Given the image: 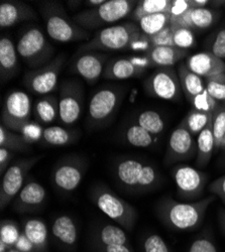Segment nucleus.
<instances>
[{
    "label": "nucleus",
    "mask_w": 225,
    "mask_h": 252,
    "mask_svg": "<svg viewBox=\"0 0 225 252\" xmlns=\"http://www.w3.org/2000/svg\"><path fill=\"white\" fill-rule=\"evenodd\" d=\"M106 1L107 0H87V1H85V4L90 8H95L105 3Z\"/></svg>",
    "instance_id": "6e6d98bb"
},
{
    "label": "nucleus",
    "mask_w": 225,
    "mask_h": 252,
    "mask_svg": "<svg viewBox=\"0 0 225 252\" xmlns=\"http://www.w3.org/2000/svg\"><path fill=\"white\" fill-rule=\"evenodd\" d=\"M18 72V54L16 45L6 35L0 37V75L1 81L10 80Z\"/></svg>",
    "instance_id": "4be33fe9"
},
{
    "label": "nucleus",
    "mask_w": 225,
    "mask_h": 252,
    "mask_svg": "<svg viewBox=\"0 0 225 252\" xmlns=\"http://www.w3.org/2000/svg\"><path fill=\"white\" fill-rule=\"evenodd\" d=\"M196 156V140L185 124L181 122L170 136L163 163L166 165H171L180 161L189 160Z\"/></svg>",
    "instance_id": "dca6fc26"
},
{
    "label": "nucleus",
    "mask_w": 225,
    "mask_h": 252,
    "mask_svg": "<svg viewBox=\"0 0 225 252\" xmlns=\"http://www.w3.org/2000/svg\"><path fill=\"white\" fill-rule=\"evenodd\" d=\"M218 19V11L212 8L191 9L190 22L192 31H205L214 26Z\"/></svg>",
    "instance_id": "f704fd0d"
},
{
    "label": "nucleus",
    "mask_w": 225,
    "mask_h": 252,
    "mask_svg": "<svg viewBox=\"0 0 225 252\" xmlns=\"http://www.w3.org/2000/svg\"><path fill=\"white\" fill-rule=\"evenodd\" d=\"M8 249L9 248L2 241H0V252H7Z\"/></svg>",
    "instance_id": "bf43d9fd"
},
{
    "label": "nucleus",
    "mask_w": 225,
    "mask_h": 252,
    "mask_svg": "<svg viewBox=\"0 0 225 252\" xmlns=\"http://www.w3.org/2000/svg\"><path fill=\"white\" fill-rule=\"evenodd\" d=\"M93 243H99L104 245L110 244H129L128 234L121 228L106 224L101 225L96 229L92 237Z\"/></svg>",
    "instance_id": "c85d7f7f"
},
{
    "label": "nucleus",
    "mask_w": 225,
    "mask_h": 252,
    "mask_svg": "<svg viewBox=\"0 0 225 252\" xmlns=\"http://www.w3.org/2000/svg\"><path fill=\"white\" fill-rule=\"evenodd\" d=\"M212 130L215 143L214 154L217 155L221 151L225 135V103L219 104L216 110L212 113Z\"/></svg>",
    "instance_id": "4c0bfd02"
},
{
    "label": "nucleus",
    "mask_w": 225,
    "mask_h": 252,
    "mask_svg": "<svg viewBox=\"0 0 225 252\" xmlns=\"http://www.w3.org/2000/svg\"><path fill=\"white\" fill-rule=\"evenodd\" d=\"M137 3L138 1L134 0H107L98 7L78 12L73 20L84 30L111 27V25L130 15Z\"/></svg>",
    "instance_id": "20e7f679"
},
{
    "label": "nucleus",
    "mask_w": 225,
    "mask_h": 252,
    "mask_svg": "<svg viewBox=\"0 0 225 252\" xmlns=\"http://www.w3.org/2000/svg\"><path fill=\"white\" fill-rule=\"evenodd\" d=\"M189 51L176 47H156L148 51L147 58L151 65L157 68H171L183 59L187 58Z\"/></svg>",
    "instance_id": "5701e85b"
},
{
    "label": "nucleus",
    "mask_w": 225,
    "mask_h": 252,
    "mask_svg": "<svg viewBox=\"0 0 225 252\" xmlns=\"http://www.w3.org/2000/svg\"><path fill=\"white\" fill-rule=\"evenodd\" d=\"M136 124L156 136L162 133L166 126L162 116L155 110H146L140 112L136 118Z\"/></svg>",
    "instance_id": "c9c22d12"
},
{
    "label": "nucleus",
    "mask_w": 225,
    "mask_h": 252,
    "mask_svg": "<svg viewBox=\"0 0 225 252\" xmlns=\"http://www.w3.org/2000/svg\"><path fill=\"white\" fill-rule=\"evenodd\" d=\"M220 154H221V162H222L223 165H225V135H224V138H223Z\"/></svg>",
    "instance_id": "13d9d810"
},
{
    "label": "nucleus",
    "mask_w": 225,
    "mask_h": 252,
    "mask_svg": "<svg viewBox=\"0 0 225 252\" xmlns=\"http://www.w3.org/2000/svg\"><path fill=\"white\" fill-rule=\"evenodd\" d=\"M43 158L44 156H36L28 158H20L11 163L2 176L1 187H0V207H1V210L7 207L16 198L27 183L30 171Z\"/></svg>",
    "instance_id": "1a4fd4ad"
},
{
    "label": "nucleus",
    "mask_w": 225,
    "mask_h": 252,
    "mask_svg": "<svg viewBox=\"0 0 225 252\" xmlns=\"http://www.w3.org/2000/svg\"><path fill=\"white\" fill-rule=\"evenodd\" d=\"M16 50L19 58L33 69L48 64L55 53L54 47L49 43L42 30L36 27L28 29L20 35Z\"/></svg>",
    "instance_id": "0eeeda50"
},
{
    "label": "nucleus",
    "mask_w": 225,
    "mask_h": 252,
    "mask_svg": "<svg viewBox=\"0 0 225 252\" xmlns=\"http://www.w3.org/2000/svg\"><path fill=\"white\" fill-rule=\"evenodd\" d=\"M173 29L171 26L167 27L158 32L155 35L149 36L148 40L149 44L152 48L156 47H175L174 46V39H173Z\"/></svg>",
    "instance_id": "a18cd8bd"
},
{
    "label": "nucleus",
    "mask_w": 225,
    "mask_h": 252,
    "mask_svg": "<svg viewBox=\"0 0 225 252\" xmlns=\"http://www.w3.org/2000/svg\"><path fill=\"white\" fill-rule=\"evenodd\" d=\"M208 191L216 198H219L225 206V175L211 182L208 186Z\"/></svg>",
    "instance_id": "09e8293b"
},
{
    "label": "nucleus",
    "mask_w": 225,
    "mask_h": 252,
    "mask_svg": "<svg viewBox=\"0 0 225 252\" xmlns=\"http://www.w3.org/2000/svg\"><path fill=\"white\" fill-rule=\"evenodd\" d=\"M88 169L87 160L79 156L60 159L52 172V182L60 193L69 194L80 186Z\"/></svg>",
    "instance_id": "9d476101"
},
{
    "label": "nucleus",
    "mask_w": 225,
    "mask_h": 252,
    "mask_svg": "<svg viewBox=\"0 0 225 252\" xmlns=\"http://www.w3.org/2000/svg\"><path fill=\"white\" fill-rule=\"evenodd\" d=\"M23 232L28 236L35 252H45L49 246V229L44 220L32 218L24 223Z\"/></svg>",
    "instance_id": "bb28decb"
},
{
    "label": "nucleus",
    "mask_w": 225,
    "mask_h": 252,
    "mask_svg": "<svg viewBox=\"0 0 225 252\" xmlns=\"http://www.w3.org/2000/svg\"><path fill=\"white\" fill-rule=\"evenodd\" d=\"M191 103L194 107L193 109H196L202 112H206V113H213L219 105V102L214 100L206 91V89L203 93L196 96L191 101Z\"/></svg>",
    "instance_id": "37998d69"
},
{
    "label": "nucleus",
    "mask_w": 225,
    "mask_h": 252,
    "mask_svg": "<svg viewBox=\"0 0 225 252\" xmlns=\"http://www.w3.org/2000/svg\"><path fill=\"white\" fill-rule=\"evenodd\" d=\"M20 234L18 225L12 220H2L0 224V241H2L8 248L14 247Z\"/></svg>",
    "instance_id": "ea45409f"
},
{
    "label": "nucleus",
    "mask_w": 225,
    "mask_h": 252,
    "mask_svg": "<svg viewBox=\"0 0 225 252\" xmlns=\"http://www.w3.org/2000/svg\"><path fill=\"white\" fill-rule=\"evenodd\" d=\"M207 52L215 57L225 59V26L216 30L205 41Z\"/></svg>",
    "instance_id": "58836bf2"
},
{
    "label": "nucleus",
    "mask_w": 225,
    "mask_h": 252,
    "mask_svg": "<svg viewBox=\"0 0 225 252\" xmlns=\"http://www.w3.org/2000/svg\"><path fill=\"white\" fill-rule=\"evenodd\" d=\"M215 200L214 195L190 203L165 197L157 205V214L163 225L174 231H194L202 225L208 207Z\"/></svg>",
    "instance_id": "f257e3e1"
},
{
    "label": "nucleus",
    "mask_w": 225,
    "mask_h": 252,
    "mask_svg": "<svg viewBox=\"0 0 225 252\" xmlns=\"http://www.w3.org/2000/svg\"><path fill=\"white\" fill-rule=\"evenodd\" d=\"M14 156L15 153L4 148H0V175H1V177L11 165L10 163L14 158Z\"/></svg>",
    "instance_id": "3c124183"
},
{
    "label": "nucleus",
    "mask_w": 225,
    "mask_h": 252,
    "mask_svg": "<svg viewBox=\"0 0 225 252\" xmlns=\"http://www.w3.org/2000/svg\"><path fill=\"white\" fill-rule=\"evenodd\" d=\"M108 61V55L101 52L78 53L74 60L72 70L92 85L103 76Z\"/></svg>",
    "instance_id": "f3484780"
},
{
    "label": "nucleus",
    "mask_w": 225,
    "mask_h": 252,
    "mask_svg": "<svg viewBox=\"0 0 225 252\" xmlns=\"http://www.w3.org/2000/svg\"><path fill=\"white\" fill-rule=\"evenodd\" d=\"M33 117L38 124H52L59 118V98L45 95L37 98L33 105Z\"/></svg>",
    "instance_id": "a878e982"
},
{
    "label": "nucleus",
    "mask_w": 225,
    "mask_h": 252,
    "mask_svg": "<svg viewBox=\"0 0 225 252\" xmlns=\"http://www.w3.org/2000/svg\"><path fill=\"white\" fill-rule=\"evenodd\" d=\"M78 131L70 130L61 126H48L44 129L42 140L51 146H64L77 141Z\"/></svg>",
    "instance_id": "c756f323"
},
{
    "label": "nucleus",
    "mask_w": 225,
    "mask_h": 252,
    "mask_svg": "<svg viewBox=\"0 0 225 252\" xmlns=\"http://www.w3.org/2000/svg\"><path fill=\"white\" fill-rule=\"evenodd\" d=\"M196 144L197 156L195 163L198 167H205L210 162L215 150L214 136L212 130V118L210 119L206 127L197 136Z\"/></svg>",
    "instance_id": "cd10ccee"
},
{
    "label": "nucleus",
    "mask_w": 225,
    "mask_h": 252,
    "mask_svg": "<svg viewBox=\"0 0 225 252\" xmlns=\"http://www.w3.org/2000/svg\"><path fill=\"white\" fill-rule=\"evenodd\" d=\"M125 138L128 143L134 148L148 149L158 142V137L153 135L141 126L134 123L126 129Z\"/></svg>",
    "instance_id": "2f4dec72"
},
{
    "label": "nucleus",
    "mask_w": 225,
    "mask_h": 252,
    "mask_svg": "<svg viewBox=\"0 0 225 252\" xmlns=\"http://www.w3.org/2000/svg\"><path fill=\"white\" fill-rule=\"evenodd\" d=\"M174 46L176 48L187 50L196 46V36L194 31L189 29H173Z\"/></svg>",
    "instance_id": "79ce46f5"
},
{
    "label": "nucleus",
    "mask_w": 225,
    "mask_h": 252,
    "mask_svg": "<svg viewBox=\"0 0 225 252\" xmlns=\"http://www.w3.org/2000/svg\"><path fill=\"white\" fill-rule=\"evenodd\" d=\"M211 118L212 113H206L196 109H192L189 111L187 116L184 118L182 122L185 124V126L193 136H198L200 132L206 127Z\"/></svg>",
    "instance_id": "e433bc0d"
},
{
    "label": "nucleus",
    "mask_w": 225,
    "mask_h": 252,
    "mask_svg": "<svg viewBox=\"0 0 225 252\" xmlns=\"http://www.w3.org/2000/svg\"><path fill=\"white\" fill-rule=\"evenodd\" d=\"M91 198L101 212L121 227L131 231L137 220L135 208L118 197L113 191L104 185H99L92 189Z\"/></svg>",
    "instance_id": "423d86ee"
},
{
    "label": "nucleus",
    "mask_w": 225,
    "mask_h": 252,
    "mask_svg": "<svg viewBox=\"0 0 225 252\" xmlns=\"http://www.w3.org/2000/svg\"><path fill=\"white\" fill-rule=\"evenodd\" d=\"M171 174L180 200L195 202L203 196L208 182L207 174L187 164L174 166Z\"/></svg>",
    "instance_id": "f8f14e48"
},
{
    "label": "nucleus",
    "mask_w": 225,
    "mask_h": 252,
    "mask_svg": "<svg viewBox=\"0 0 225 252\" xmlns=\"http://www.w3.org/2000/svg\"><path fill=\"white\" fill-rule=\"evenodd\" d=\"M14 247L22 252H35L34 246L31 242V240L28 238V236L22 231L17 242L15 243Z\"/></svg>",
    "instance_id": "603ef678"
},
{
    "label": "nucleus",
    "mask_w": 225,
    "mask_h": 252,
    "mask_svg": "<svg viewBox=\"0 0 225 252\" xmlns=\"http://www.w3.org/2000/svg\"><path fill=\"white\" fill-rule=\"evenodd\" d=\"M205 88L214 100L225 103V74L205 79Z\"/></svg>",
    "instance_id": "a19ab883"
},
{
    "label": "nucleus",
    "mask_w": 225,
    "mask_h": 252,
    "mask_svg": "<svg viewBox=\"0 0 225 252\" xmlns=\"http://www.w3.org/2000/svg\"><path fill=\"white\" fill-rule=\"evenodd\" d=\"M189 252H217V248L208 234H202L192 242Z\"/></svg>",
    "instance_id": "49530a36"
},
{
    "label": "nucleus",
    "mask_w": 225,
    "mask_h": 252,
    "mask_svg": "<svg viewBox=\"0 0 225 252\" xmlns=\"http://www.w3.org/2000/svg\"><path fill=\"white\" fill-rule=\"evenodd\" d=\"M178 76L181 84L182 92L185 94L187 99L191 102L196 96L205 91V81L200 76L193 73L186 65V63H181L178 69Z\"/></svg>",
    "instance_id": "393cba45"
},
{
    "label": "nucleus",
    "mask_w": 225,
    "mask_h": 252,
    "mask_svg": "<svg viewBox=\"0 0 225 252\" xmlns=\"http://www.w3.org/2000/svg\"><path fill=\"white\" fill-rule=\"evenodd\" d=\"M52 234L60 244L74 246L78 240V228L74 219L69 215L58 216L52 224Z\"/></svg>",
    "instance_id": "b1692460"
},
{
    "label": "nucleus",
    "mask_w": 225,
    "mask_h": 252,
    "mask_svg": "<svg viewBox=\"0 0 225 252\" xmlns=\"http://www.w3.org/2000/svg\"><path fill=\"white\" fill-rule=\"evenodd\" d=\"M65 63V56L60 54L45 66L33 69L25 76L24 83L29 91L37 95H49L57 89L61 71Z\"/></svg>",
    "instance_id": "ddd939ff"
},
{
    "label": "nucleus",
    "mask_w": 225,
    "mask_h": 252,
    "mask_svg": "<svg viewBox=\"0 0 225 252\" xmlns=\"http://www.w3.org/2000/svg\"><path fill=\"white\" fill-rule=\"evenodd\" d=\"M171 25V13L151 14L141 18L138 23L140 32L149 37L157 34Z\"/></svg>",
    "instance_id": "72a5a7b5"
},
{
    "label": "nucleus",
    "mask_w": 225,
    "mask_h": 252,
    "mask_svg": "<svg viewBox=\"0 0 225 252\" xmlns=\"http://www.w3.org/2000/svg\"><path fill=\"white\" fill-rule=\"evenodd\" d=\"M93 245L98 252H133L130 244L104 245V244H99V243H93Z\"/></svg>",
    "instance_id": "8fccbe9b"
},
{
    "label": "nucleus",
    "mask_w": 225,
    "mask_h": 252,
    "mask_svg": "<svg viewBox=\"0 0 225 252\" xmlns=\"http://www.w3.org/2000/svg\"><path fill=\"white\" fill-rule=\"evenodd\" d=\"M36 17L34 10L23 1H6L0 2V27L1 29L11 28L19 23L32 20Z\"/></svg>",
    "instance_id": "412c9836"
},
{
    "label": "nucleus",
    "mask_w": 225,
    "mask_h": 252,
    "mask_svg": "<svg viewBox=\"0 0 225 252\" xmlns=\"http://www.w3.org/2000/svg\"><path fill=\"white\" fill-rule=\"evenodd\" d=\"M32 114V101L28 93L13 90L5 96L1 112V124L6 128L14 132H22L31 122Z\"/></svg>",
    "instance_id": "6e6552de"
},
{
    "label": "nucleus",
    "mask_w": 225,
    "mask_h": 252,
    "mask_svg": "<svg viewBox=\"0 0 225 252\" xmlns=\"http://www.w3.org/2000/svg\"><path fill=\"white\" fill-rule=\"evenodd\" d=\"M224 6H225V5H224Z\"/></svg>",
    "instance_id": "680f3d73"
},
{
    "label": "nucleus",
    "mask_w": 225,
    "mask_h": 252,
    "mask_svg": "<svg viewBox=\"0 0 225 252\" xmlns=\"http://www.w3.org/2000/svg\"><path fill=\"white\" fill-rule=\"evenodd\" d=\"M189 9H190L189 0H176V1H172L171 15L179 16L183 13H185Z\"/></svg>",
    "instance_id": "864d4df0"
},
{
    "label": "nucleus",
    "mask_w": 225,
    "mask_h": 252,
    "mask_svg": "<svg viewBox=\"0 0 225 252\" xmlns=\"http://www.w3.org/2000/svg\"><path fill=\"white\" fill-rule=\"evenodd\" d=\"M0 148L7 149L13 153H28L31 151V144L26 138L12 130L0 125Z\"/></svg>",
    "instance_id": "473e14b6"
},
{
    "label": "nucleus",
    "mask_w": 225,
    "mask_h": 252,
    "mask_svg": "<svg viewBox=\"0 0 225 252\" xmlns=\"http://www.w3.org/2000/svg\"><path fill=\"white\" fill-rule=\"evenodd\" d=\"M218 220H219V224H220V227H221L222 231L225 233V210L224 209L219 210Z\"/></svg>",
    "instance_id": "4d7b16f0"
},
{
    "label": "nucleus",
    "mask_w": 225,
    "mask_h": 252,
    "mask_svg": "<svg viewBox=\"0 0 225 252\" xmlns=\"http://www.w3.org/2000/svg\"><path fill=\"white\" fill-rule=\"evenodd\" d=\"M116 182L130 193H147L161 183V175L157 167L138 158H119L114 163Z\"/></svg>",
    "instance_id": "f03ea898"
},
{
    "label": "nucleus",
    "mask_w": 225,
    "mask_h": 252,
    "mask_svg": "<svg viewBox=\"0 0 225 252\" xmlns=\"http://www.w3.org/2000/svg\"><path fill=\"white\" fill-rule=\"evenodd\" d=\"M211 1L208 0H189V5L192 9H198V8H204L207 5H209Z\"/></svg>",
    "instance_id": "5fc2aeb1"
},
{
    "label": "nucleus",
    "mask_w": 225,
    "mask_h": 252,
    "mask_svg": "<svg viewBox=\"0 0 225 252\" xmlns=\"http://www.w3.org/2000/svg\"><path fill=\"white\" fill-rule=\"evenodd\" d=\"M171 0H142L138 1L130 17L135 23H139L141 18L151 14L171 13Z\"/></svg>",
    "instance_id": "7c9ffc66"
},
{
    "label": "nucleus",
    "mask_w": 225,
    "mask_h": 252,
    "mask_svg": "<svg viewBox=\"0 0 225 252\" xmlns=\"http://www.w3.org/2000/svg\"><path fill=\"white\" fill-rule=\"evenodd\" d=\"M187 67L201 78H210L225 74V62L208 52H202L188 57Z\"/></svg>",
    "instance_id": "aec40b11"
},
{
    "label": "nucleus",
    "mask_w": 225,
    "mask_h": 252,
    "mask_svg": "<svg viewBox=\"0 0 225 252\" xmlns=\"http://www.w3.org/2000/svg\"><path fill=\"white\" fill-rule=\"evenodd\" d=\"M47 32L50 37L58 43L83 40L89 35L86 30L79 27L73 18L71 19L63 5L58 1H46L40 5Z\"/></svg>",
    "instance_id": "7ed1b4c3"
},
{
    "label": "nucleus",
    "mask_w": 225,
    "mask_h": 252,
    "mask_svg": "<svg viewBox=\"0 0 225 252\" xmlns=\"http://www.w3.org/2000/svg\"><path fill=\"white\" fill-rule=\"evenodd\" d=\"M125 91L117 86H106L97 90L88 105V121L93 126H103L117 111Z\"/></svg>",
    "instance_id": "9b49d317"
},
{
    "label": "nucleus",
    "mask_w": 225,
    "mask_h": 252,
    "mask_svg": "<svg viewBox=\"0 0 225 252\" xmlns=\"http://www.w3.org/2000/svg\"><path fill=\"white\" fill-rule=\"evenodd\" d=\"M43 132H44V129L40 128V126H38V124H33L30 122L23 129V131L20 132V134L26 138L28 143L32 144L39 141L43 138Z\"/></svg>",
    "instance_id": "de8ad7c7"
},
{
    "label": "nucleus",
    "mask_w": 225,
    "mask_h": 252,
    "mask_svg": "<svg viewBox=\"0 0 225 252\" xmlns=\"http://www.w3.org/2000/svg\"><path fill=\"white\" fill-rule=\"evenodd\" d=\"M7 252H22V251H19V250L16 249L15 247H12V248H9V249L7 250Z\"/></svg>",
    "instance_id": "052dcab7"
},
{
    "label": "nucleus",
    "mask_w": 225,
    "mask_h": 252,
    "mask_svg": "<svg viewBox=\"0 0 225 252\" xmlns=\"http://www.w3.org/2000/svg\"><path fill=\"white\" fill-rule=\"evenodd\" d=\"M146 62H150L148 58L145 61H133L128 58L109 60L102 77L107 80H127L139 77L147 70Z\"/></svg>",
    "instance_id": "6ab92c4d"
},
{
    "label": "nucleus",
    "mask_w": 225,
    "mask_h": 252,
    "mask_svg": "<svg viewBox=\"0 0 225 252\" xmlns=\"http://www.w3.org/2000/svg\"><path fill=\"white\" fill-rule=\"evenodd\" d=\"M83 88L76 80H66L60 86L59 120L66 125H74L83 111Z\"/></svg>",
    "instance_id": "4468645a"
},
{
    "label": "nucleus",
    "mask_w": 225,
    "mask_h": 252,
    "mask_svg": "<svg viewBox=\"0 0 225 252\" xmlns=\"http://www.w3.org/2000/svg\"><path fill=\"white\" fill-rule=\"evenodd\" d=\"M140 32L139 27L131 22L113 25L100 30L92 39L78 49V53L126 50L140 36Z\"/></svg>",
    "instance_id": "39448f33"
},
{
    "label": "nucleus",
    "mask_w": 225,
    "mask_h": 252,
    "mask_svg": "<svg viewBox=\"0 0 225 252\" xmlns=\"http://www.w3.org/2000/svg\"><path fill=\"white\" fill-rule=\"evenodd\" d=\"M144 252H172L166 241L158 234H149L142 241Z\"/></svg>",
    "instance_id": "c03bdc74"
},
{
    "label": "nucleus",
    "mask_w": 225,
    "mask_h": 252,
    "mask_svg": "<svg viewBox=\"0 0 225 252\" xmlns=\"http://www.w3.org/2000/svg\"><path fill=\"white\" fill-rule=\"evenodd\" d=\"M146 91L159 99L178 101L182 88L178 72L173 68H157L145 82Z\"/></svg>",
    "instance_id": "2eb2a0df"
},
{
    "label": "nucleus",
    "mask_w": 225,
    "mask_h": 252,
    "mask_svg": "<svg viewBox=\"0 0 225 252\" xmlns=\"http://www.w3.org/2000/svg\"><path fill=\"white\" fill-rule=\"evenodd\" d=\"M47 201L46 189L34 180H30L13 200L12 209L18 214L37 211Z\"/></svg>",
    "instance_id": "a211bd4d"
}]
</instances>
